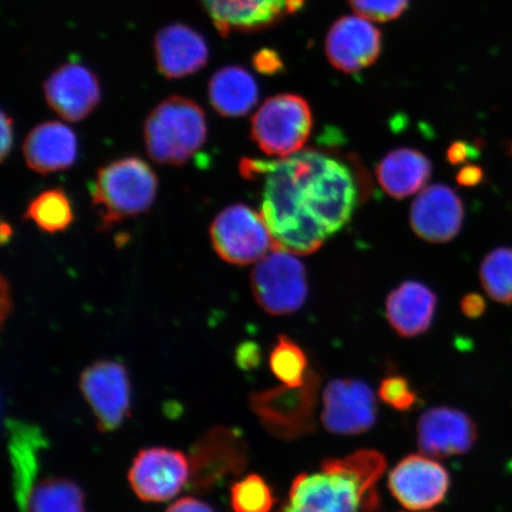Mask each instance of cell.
<instances>
[{
	"instance_id": "cell-14",
	"label": "cell",
	"mask_w": 512,
	"mask_h": 512,
	"mask_svg": "<svg viewBox=\"0 0 512 512\" xmlns=\"http://www.w3.org/2000/svg\"><path fill=\"white\" fill-rule=\"evenodd\" d=\"M222 37L273 27L303 8L305 0H200Z\"/></svg>"
},
{
	"instance_id": "cell-38",
	"label": "cell",
	"mask_w": 512,
	"mask_h": 512,
	"mask_svg": "<svg viewBox=\"0 0 512 512\" xmlns=\"http://www.w3.org/2000/svg\"><path fill=\"white\" fill-rule=\"evenodd\" d=\"M472 155V149L464 142H456L447 150V160L452 165H459L466 162L467 158Z\"/></svg>"
},
{
	"instance_id": "cell-10",
	"label": "cell",
	"mask_w": 512,
	"mask_h": 512,
	"mask_svg": "<svg viewBox=\"0 0 512 512\" xmlns=\"http://www.w3.org/2000/svg\"><path fill=\"white\" fill-rule=\"evenodd\" d=\"M80 388L101 432H112L123 424L131 407V382L124 364L93 363L83 370Z\"/></svg>"
},
{
	"instance_id": "cell-9",
	"label": "cell",
	"mask_w": 512,
	"mask_h": 512,
	"mask_svg": "<svg viewBox=\"0 0 512 512\" xmlns=\"http://www.w3.org/2000/svg\"><path fill=\"white\" fill-rule=\"evenodd\" d=\"M189 462L191 489L209 490L223 478L246 469L247 444L232 428L215 427L192 447Z\"/></svg>"
},
{
	"instance_id": "cell-30",
	"label": "cell",
	"mask_w": 512,
	"mask_h": 512,
	"mask_svg": "<svg viewBox=\"0 0 512 512\" xmlns=\"http://www.w3.org/2000/svg\"><path fill=\"white\" fill-rule=\"evenodd\" d=\"M380 399L396 411L406 412L414 407L418 396L406 377L390 375L380 384Z\"/></svg>"
},
{
	"instance_id": "cell-4",
	"label": "cell",
	"mask_w": 512,
	"mask_h": 512,
	"mask_svg": "<svg viewBox=\"0 0 512 512\" xmlns=\"http://www.w3.org/2000/svg\"><path fill=\"white\" fill-rule=\"evenodd\" d=\"M206 113L194 100L170 96L147 117L144 140L147 153L164 165H183L206 143Z\"/></svg>"
},
{
	"instance_id": "cell-37",
	"label": "cell",
	"mask_w": 512,
	"mask_h": 512,
	"mask_svg": "<svg viewBox=\"0 0 512 512\" xmlns=\"http://www.w3.org/2000/svg\"><path fill=\"white\" fill-rule=\"evenodd\" d=\"M165 512H215L206 503L198 501L196 498L184 497L176 503L170 505Z\"/></svg>"
},
{
	"instance_id": "cell-36",
	"label": "cell",
	"mask_w": 512,
	"mask_h": 512,
	"mask_svg": "<svg viewBox=\"0 0 512 512\" xmlns=\"http://www.w3.org/2000/svg\"><path fill=\"white\" fill-rule=\"evenodd\" d=\"M14 121L9 117L8 113H2V147H0V156L2 162H5L6 157L11 152L12 145H14Z\"/></svg>"
},
{
	"instance_id": "cell-19",
	"label": "cell",
	"mask_w": 512,
	"mask_h": 512,
	"mask_svg": "<svg viewBox=\"0 0 512 512\" xmlns=\"http://www.w3.org/2000/svg\"><path fill=\"white\" fill-rule=\"evenodd\" d=\"M155 53L159 72L168 79H182L206 66L209 50L197 31L184 24H172L158 32Z\"/></svg>"
},
{
	"instance_id": "cell-22",
	"label": "cell",
	"mask_w": 512,
	"mask_h": 512,
	"mask_svg": "<svg viewBox=\"0 0 512 512\" xmlns=\"http://www.w3.org/2000/svg\"><path fill=\"white\" fill-rule=\"evenodd\" d=\"M376 175L389 196L403 200L425 187L432 175V164L418 150L399 149L381 160Z\"/></svg>"
},
{
	"instance_id": "cell-34",
	"label": "cell",
	"mask_w": 512,
	"mask_h": 512,
	"mask_svg": "<svg viewBox=\"0 0 512 512\" xmlns=\"http://www.w3.org/2000/svg\"><path fill=\"white\" fill-rule=\"evenodd\" d=\"M460 309H462L466 317L475 319L483 316L486 309L485 300L482 296L477 293L467 294L460 303Z\"/></svg>"
},
{
	"instance_id": "cell-3",
	"label": "cell",
	"mask_w": 512,
	"mask_h": 512,
	"mask_svg": "<svg viewBox=\"0 0 512 512\" xmlns=\"http://www.w3.org/2000/svg\"><path fill=\"white\" fill-rule=\"evenodd\" d=\"M158 178L151 166L137 157H127L102 166L96 172L92 201L100 216V228L145 213L155 202Z\"/></svg>"
},
{
	"instance_id": "cell-31",
	"label": "cell",
	"mask_w": 512,
	"mask_h": 512,
	"mask_svg": "<svg viewBox=\"0 0 512 512\" xmlns=\"http://www.w3.org/2000/svg\"><path fill=\"white\" fill-rule=\"evenodd\" d=\"M409 0H350L358 16L375 22H389L406 11Z\"/></svg>"
},
{
	"instance_id": "cell-15",
	"label": "cell",
	"mask_w": 512,
	"mask_h": 512,
	"mask_svg": "<svg viewBox=\"0 0 512 512\" xmlns=\"http://www.w3.org/2000/svg\"><path fill=\"white\" fill-rule=\"evenodd\" d=\"M382 34L362 16H347L332 25L325 53L339 72L352 74L370 67L381 54Z\"/></svg>"
},
{
	"instance_id": "cell-18",
	"label": "cell",
	"mask_w": 512,
	"mask_h": 512,
	"mask_svg": "<svg viewBox=\"0 0 512 512\" xmlns=\"http://www.w3.org/2000/svg\"><path fill=\"white\" fill-rule=\"evenodd\" d=\"M48 105L68 121L88 117L101 99L98 78L92 70L78 63L64 64L44 83Z\"/></svg>"
},
{
	"instance_id": "cell-24",
	"label": "cell",
	"mask_w": 512,
	"mask_h": 512,
	"mask_svg": "<svg viewBox=\"0 0 512 512\" xmlns=\"http://www.w3.org/2000/svg\"><path fill=\"white\" fill-rule=\"evenodd\" d=\"M10 452L15 469V489L19 508L27 509L28 497L34 486V478L38 469V452L46 445L40 431L18 422H11Z\"/></svg>"
},
{
	"instance_id": "cell-33",
	"label": "cell",
	"mask_w": 512,
	"mask_h": 512,
	"mask_svg": "<svg viewBox=\"0 0 512 512\" xmlns=\"http://www.w3.org/2000/svg\"><path fill=\"white\" fill-rule=\"evenodd\" d=\"M236 361L242 369H253L259 366L261 352L255 343H245L236 352Z\"/></svg>"
},
{
	"instance_id": "cell-20",
	"label": "cell",
	"mask_w": 512,
	"mask_h": 512,
	"mask_svg": "<svg viewBox=\"0 0 512 512\" xmlns=\"http://www.w3.org/2000/svg\"><path fill=\"white\" fill-rule=\"evenodd\" d=\"M25 162L31 170L41 175L67 170L78 157V139L72 128L48 121L38 125L25 138Z\"/></svg>"
},
{
	"instance_id": "cell-26",
	"label": "cell",
	"mask_w": 512,
	"mask_h": 512,
	"mask_svg": "<svg viewBox=\"0 0 512 512\" xmlns=\"http://www.w3.org/2000/svg\"><path fill=\"white\" fill-rule=\"evenodd\" d=\"M24 219L30 220L46 233H60L74 221L72 203L62 189L42 192L29 204Z\"/></svg>"
},
{
	"instance_id": "cell-25",
	"label": "cell",
	"mask_w": 512,
	"mask_h": 512,
	"mask_svg": "<svg viewBox=\"0 0 512 512\" xmlns=\"http://www.w3.org/2000/svg\"><path fill=\"white\" fill-rule=\"evenodd\" d=\"M27 512H86L85 494L72 480L44 479L31 489Z\"/></svg>"
},
{
	"instance_id": "cell-5",
	"label": "cell",
	"mask_w": 512,
	"mask_h": 512,
	"mask_svg": "<svg viewBox=\"0 0 512 512\" xmlns=\"http://www.w3.org/2000/svg\"><path fill=\"white\" fill-rule=\"evenodd\" d=\"M312 125L310 105L302 96L280 94L266 100L254 114L251 136L266 155L286 158L303 150Z\"/></svg>"
},
{
	"instance_id": "cell-1",
	"label": "cell",
	"mask_w": 512,
	"mask_h": 512,
	"mask_svg": "<svg viewBox=\"0 0 512 512\" xmlns=\"http://www.w3.org/2000/svg\"><path fill=\"white\" fill-rule=\"evenodd\" d=\"M240 172L246 179L265 177L260 213L275 247L296 255L317 252L357 207L354 174L329 153L302 150L275 162L245 158Z\"/></svg>"
},
{
	"instance_id": "cell-17",
	"label": "cell",
	"mask_w": 512,
	"mask_h": 512,
	"mask_svg": "<svg viewBox=\"0 0 512 512\" xmlns=\"http://www.w3.org/2000/svg\"><path fill=\"white\" fill-rule=\"evenodd\" d=\"M463 221V202L447 185H431L422 190L412 204L411 226L422 240L451 241L459 234Z\"/></svg>"
},
{
	"instance_id": "cell-29",
	"label": "cell",
	"mask_w": 512,
	"mask_h": 512,
	"mask_svg": "<svg viewBox=\"0 0 512 512\" xmlns=\"http://www.w3.org/2000/svg\"><path fill=\"white\" fill-rule=\"evenodd\" d=\"M230 501L235 512H271L275 498L264 478L249 475L232 485Z\"/></svg>"
},
{
	"instance_id": "cell-40",
	"label": "cell",
	"mask_w": 512,
	"mask_h": 512,
	"mask_svg": "<svg viewBox=\"0 0 512 512\" xmlns=\"http://www.w3.org/2000/svg\"><path fill=\"white\" fill-rule=\"evenodd\" d=\"M12 236V228L9 223L3 221L2 227H0V240H2L3 245L6 242L10 241Z\"/></svg>"
},
{
	"instance_id": "cell-28",
	"label": "cell",
	"mask_w": 512,
	"mask_h": 512,
	"mask_svg": "<svg viewBox=\"0 0 512 512\" xmlns=\"http://www.w3.org/2000/svg\"><path fill=\"white\" fill-rule=\"evenodd\" d=\"M305 352L296 342L287 336L281 335L274 345L270 355V368L277 379L288 387H299L305 383L309 369H307Z\"/></svg>"
},
{
	"instance_id": "cell-35",
	"label": "cell",
	"mask_w": 512,
	"mask_h": 512,
	"mask_svg": "<svg viewBox=\"0 0 512 512\" xmlns=\"http://www.w3.org/2000/svg\"><path fill=\"white\" fill-rule=\"evenodd\" d=\"M484 171L480 166L469 164L460 169L457 182L462 187L472 188L483 182Z\"/></svg>"
},
{
	"instance_id": "cell-27",
	"label": "cell",
	"mask_w": 512,
	"mask_h": 512,
	"mask_svg": "<svg viewBox=\"0 0 512 512\" xmlns=\"http://www.w3.org/2000/svg\"><path fill=\"white\" fill-rule=\"evenodd\" d=\"M480 281L488 296L499 304L512 305V248H497L480 266Z\"/></svg>"
},
{
	"instance_id": "cell-16",
	"label": "cell",
	"mask_w": 512,
	"mask_h": 512,
	"mask_svg": "<svg viewBox=\"0 0 512 512\" xmlns=\"http://www.w3.org/2000/svg\"><path fill=\"white\" fill-rule=\"evenodd\" d=\"M477 439L476 422L460 409L434 407L420 416L418 446L427 456H462L475 446Z\"/></svg>"
},
{
	"instance_id": "cell-11",
	"label": "cell",
	"mask_w": 512,
	"mask_h": 512,
	"mask_svg": "<svg viewBox=\"0 0 512 512\" xmlns=\"http://www.w3.org/2000/svg\"><path fill=\"white\" fill-rule=\"evenodd\" d=\"M189 480V459L184 453L165 447L140 451L128 472V482L134 494L151 503L174 498Z\"/></svg>"
},
{
	"instance_id": "cell-21",
	"label": "cell",
	"mask_w": 512,
	"mask_h": 512,
	"mask_svg": "<svg viewBox=\"0 0 512 512\" xmlns=\"http://www.w3.org/2000/svg\"><path fill=\"white\" fill-rule=\"evenodd\" d=\"M435 309V293L418 281L403 283L389 294L386 303L390 325L400 336L406 338L425 334L433 323Z\"/></svg>"
},
{
	"instance_id": "cell-12",
	"label": "cell",
	"mask_w": 512,
	"mask_h": 512,
	"mask_svg": "<svg viewBox=\"0 0 512 512\" xmlns=\"http://www.w3.org/2000/svg\"><path fill=\"white\" fill-rule=\"evenodd\" d=\"M322 422L337 435H357L373 428L377 405L373 390L360 380L331 381L323 393Z\"/></svg>"
},
{
	"instance_id": "cell-23",
	"label": "cell",
	"mask_w": 512,
	"mask_h": 512,
	"mask_svg": "<svg viewBox=\"0 0 512 512\" xmlns=\"http://www.w3.org/2000/svg\"><path fill=\"white\" fill-rule=\"evenodd\" d=\"M258 98V83L239 66L220 69L209 82L210 104L222 117H242L252 111Z\"/></svg>"
},
{
	"instance_id": "cell-8",
	"label": "cell",
	"mask_w": 512,
	"mask_h": 512,
	"mask_svg": "<svg viewBox=\"0 0 512 512\" xmlns=\"http://www.w3.org/2000/svg\"><path fill=\"white\" fill-rule=\"evenodd\" d=\"M210 238L220 258L233 265L258 262L275 248L264 217L245 204L222 210L211 224Z\"/></svg>"
},
{
	"instance_id": "cell-32",
	"label": "cell",
	"mask_w": 512,
	"mask_h": 512,
	"mask_svg": "<svg viewBox=\"0 0 512 512\" xmlns=\"http://www.w3.org/2000/svg\"><path fill=\"white\" fill-rule=\"evenodd\" d=\"M253 64L259 73L265 75H275L283 72L284 63L281 61L277 51L272 49H262L254 56Z\"/></svg>"
},
{
	"instance_id": "cell-13",
	"label": "cell",
	"mask_w": 512,
	"mask_h": 512,
	"mask_svg": "<svg viewBox=\"0 0 512 512\" xmlns=\"http://www.w3.org/2000/svg\"><path fill=\"white\" fill-rule=\"evenodd\" d=\"M451 479L445 467L426 457L408 456L390 471L389 490L403 507L422 511L444 501Z\"/></svg>"
},
{
	"instance_id": "cell-2",
	"label": "cell",
	"mask_w": 512,
	"mask_h": 512,
	"mask_svg": "<svg viewBox=\"0 0 512 512\" xmlns=\"http://www.w3.org/2000/svg\"><path fill=\"white\" fill-rule=\"evenodd\" d=\"M384 469L386 460L376 451L325 460L322 470L294 479L279 512H374L380 503L375 485Z\"/></svg>"
},
{
	"instance_id": "cell-41",
	"label": "cell",
	"mask_w": 512,
	"mask_h": 512,
	"mask_svg": "<svg viewBox=\"0 0 512 512\" xmlns=\"http://www.w3.org/2000/svg\"><path fill=\"white\" fill-rule=\"evenodd\" d=\"M511 152H512V147H511Z\"/></svg>"
},
{
	"instance_id": "cell-6",
	"label": "cell",
	"mask_w": 512,
	"mask_h": 512,
	"mask_svg": "<svg viewBox=\"0 0 512 512\" xmlns=\"http://www.w3.org/2000/svg\"><path fill=\"white\" fill-rule=\"evenodd\" d=\"M319 377L310 370L302 386H281L252 394L249 406L274 437L294 440L315 431Z\"/></svg>"
},
{
	"instance_id": "cell-7",
	"label": "cell",
	"mask_w": 512,
	"mask_h": 512,
	"mask_svg": "<svg viewBox=\"0 0 512 512\" xmlns=\"http://www.w3.org/2000/svg\"><path fill=\"white\" fill-rule=\"evenodd\" d=\"M291 252L275 247L258 261L251 275L256 302L273 316L291 315L309 296L305 266Z\"/></svg>"
},
{
	"instance_id": "cell-39",
	"label": "cell",
	"mask_w": 512,
	"mask_h": 512,
	"mask_svg": "<svg viewBox=\"0 0 512 512\" xmlns=\"http://www.w3.org/2000/svg\"><path fill=\"white\" fill-rule=\"evenodd\" d=\"M11 294L10 286L6 283L5 278H2V323H5L6 317L11 312Z\"/></svg>"
}]
</instances>
